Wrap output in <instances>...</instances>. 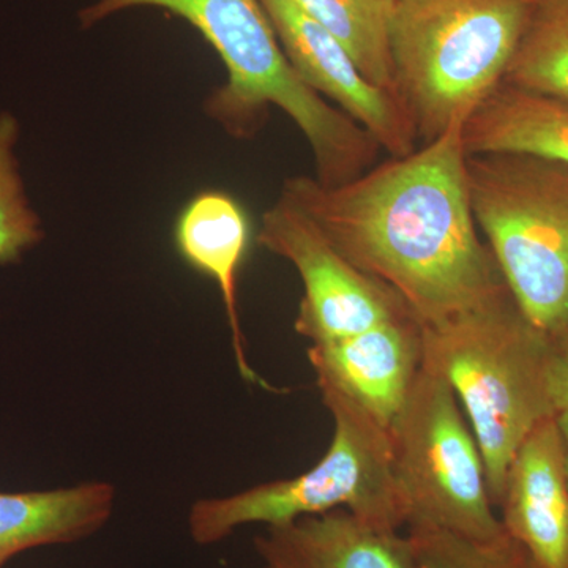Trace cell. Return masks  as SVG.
<instances>
[{
    "label": "cell",
    "mask_w": 568,
    "mask_h": 568,
    "mask_svg": "<svg viewBox=\"0 0 568 568\" xmlns=\"http://www.w3.org/2000/svg\"><path fill=\"white\" fill-rule=\"evenodd\" d=\"M465 123L342 185L286 179L280 196L358 271L392 287L422 327L507 290L474 219Z\"/></svg>",
    "instance_id": "1"
},
{
    "label": "cell",
    "mask_w": 568,
    "mask_h": 568,
    "mask_svg": "<svg viewBox=\"0 0 568 568\" xmlns=\"http://www.w3.org/2000/svg\"><path fill=\"white\" fill-rule=\"evenodd\" d=\"M142 7L178 14L219 52L227 81L207 100V112L227 133L254 136L276 106L304 133L323 185L353 181L376 162L383 149L372 134L295 73L260 0H99L81 11V22L89 28Z\"/></svg>",
    "instance_id": "2"
},
{
    "label": "cell",
    "mask_w": 568,
    "mask_h": 568,
    "mask_svg": "<svg viewBox=\"0 0 568 568\" xmlns=\"http://www.w3.org/2000/svg\"><path fill=\"white\" fill-rule=\"evenodd\" d=\"M422 334L424 361L454 388L499 507L518 448L537 425L556 417L548 387L552 342L523 315L508 290L422 327Z\"/></svg>",
    "instance_id": "3"
},
{
    "label": "cell",
    "mask_w": 568,
    "mask_h": 568,
    "mask_svg": "<svg viewBox=\"0 0 568 568\" xmlns=\"http://www.w3.org/2000/svg\"><path fill=\"white\" fill-rule=\"evenodd\" d=\"M538 0H394L396 95L418 144L435 141L504 84Z\"/></svg>",
    "instance_id": "4"
},
{
    "label": "cell",
    "mask_w": 568,
    "mask_h": 568,
    "mask_svg": "<svg viewBox=\"0 0 568 568\" xmlns=\"http://www.w3.org/2000/svg\"><path fill=\"white\" fill-rule=\"evenodd\" d=\"M316 384L334 418V437L323 458L298 476L196 500L186 519L194 544L209 547L244 526L272 528L338 508L379 528L407 525L388 429L338 388Z\"/></svg>",
    "instance_id": "5"
},
{
    "label": "cell",
    "mask_w": 568,
    "mask_h": 568,
    "mask_svg": "<svg viewBox=\"0 0 568 568\" xmlns=\"http://www.w3.org/2000/svg\"><path fill=\"white\" fill-rule=\"evenodd\" d=\"M470 205L508 293L552 343L568 336V164L467 155Z\"/></svg>",
    "instance_id": "6"
},
{
    "label": "cell",
    "mask_w": 568,
    "mask_h": 568,
    "mask_svg": "<svg viewBox=\"0 0 568 568\" xmlns=\"http://www.w3.org/2000/svg\"><path fill=\"white\" fill-rule=\"evenodd\" d=\"M388 436L407 526H435L477 541L506 534L473 428L454 388L428 362H422Z\"/></svg>",
    "instance_id": "7"
},
{
    "label": "cell",
    "mask_w": 568,
    "mask_h": 568,
    "mask_svg": "<svg viewBox=\"0 0 568 568\" xmlns=\"http://www.w3.org/2000/svg\"><path fill=\"white\" fill-rule=\"evenodd\" d=\"M257 244L293 264L301 276L304 297L294 328L312 345L414 316L392 287L358 271L283 200L264 212Z\"/></svg>",
    "instance_id": "8"
},
{
    "label": "cell",
    "mask_w": 568,
    "mask_h": 568,
    "mask_svg": "<svg viewBox=\"0 0 568 568\" xmlns=\"http://www.w3.org/2000/svg\"><path fill=\"white\" fill-rule=\"evenodd\" d=\"M260 2L287 61L305 84L334 102L392 156L398 159L416 151V129L395 93L366 80L345 47L294 0Z\"/></svg>",
    "instance_id": "9"
},
{
    "label": "cell",
    "mask_w": 568,
    "mask_h": 568,
    "mask_svg": "<svg viewBox=\"0 0 568 568\" xmlns=\"http://www.w3.org/2000/svg\"><path fill=\"white\" fill-rule=\"evenodd\" d=\"M316 383L338 388L384 428L405 406L424 362V334L416 317L375 325L306 351Z\"/></svg>",
    "instance_id": "10"
},
{
    "label": "cell",
    "mask_w": 568,
    "mask_h": 568,
    "mask_svg": "<svg viewBox=\"0 0 568 568\" xmlns=\"http://www.w3.org/2000/svg\"><path fill=\"white\" fill-rule=\"evenodd\" d=\"M499 508L500 525L534 568H568V478L556 417L537 425L518 448Z\"/></svg>",
    "instance_id": "11"
},
{
    "label": "cell",
    "mask_w": 568,
    "mask_h": 568,
    "mask_svg": "<svg viewBox=\"0 0 568 568\" xmlns=\"http://www.w3.org/2000/svg\"><path fill=\"white\" fill-rule=\"evenodd\" d=\"M250 230L245 209L231 194L209 190L196 194L175 223V246L183 260L219 286L231 332L235 366L250 386L282 394L278 387L257 375L250 364L239 310V275L248 253Z\"/></svg>",
    "instance_id": "12"
},
{
    "label": "cell",
    "mask_w": 568,
    "mask_h": 568,
    "mask_svg": "<svg viewBox=\"0 0 568 568\" xmlns=\"http://www.w3.org/2000/svg\"><path fill=\"white\" fill-rule=\"evenodd\" d=\"M254 549L261 568H418L407 536L345 508L265 528Z\"/></svg>",
    "instance_id": "13"
},
{
    "label": "cell",
    "mask_w": 568,
    "mask_h": 568,
    "mask_svg": "<svg viewBox=\"0 0 568 568\" xmlns=\"http://www.w3.org/2000/svg\"><path fill=\"white\" fill-rule=\"evenodd\" d=\"M115 499L114 485L104 480L44 491H0V568L29 549L93 536L110 523Z\"/></svg>",
    "instance_id": "14"
},
{
    "label": "cell",
    "mask_w": 568,
    "mask_h": 568,
    "mask_svg": "<svg viewBox=\"0 0 568 568\" xmlns=\"http://www.w3.org/2000/svg\"><path fill=\"white\" fill-rule=\"evenodd\" d=\"M467 155L526 153L568 164V104L503 84L463 129Z\"/></svg>",
    "instance_id": "15"
},
{
    "label": "cell",
    "mask_w": 568,
    "mask_h": 568,
    "mask_svg": "<svg viewBox=\"0 0 568 568\" xmlns=\"http://www.w3.org/2000/svg\"><path fill=\"white\" fill-rule=\"evenodd\" d=\"M294 2L345 47L366 80L376 88L396 95L394 63L388 40L394 0Z\"/></svg>",
    "instance_id": "16"
},
{
    "label": "cell",
    "mask_w": 568,
    "mask_h": 568,
    "mask_svg": "<svg viewBox=\"0 0 568 568\" xmlns=\"http://www.w3.org/2000/svg\"><path fill=\"white\" fill-rule=\"evenodd\" d=\"M504 84L568 104V0H538Z\"/></svg>",
    "instance_id": "17"
},
{
    "label": "cell",
    "mask_w": 568,
    "mask_h": 568,
    "mask_svg": "<svg viewBox=\"0 0 568 568\" xmlns=\"http://www.w3.org/2000/svg\"><path fill=\"white\" fill-rule=\"evenodd\" d=\"M20 126L10 112L0 114V265L14 264L33 248L43 230L26 196L14 156Z\"/></svg>",
    "instance_id": "18"
},
{
    "label": "cell",
    "mask_w": 568,
    "mask_h": 568,
    "mask_svg": "<svg viewBox=\"0 0 568 568\" xmlns=\"http://www.w3.org/2000/svg\"><path fill=\"white\" fill-rule=\"evenodd\" d=\"M410 547L418 568H534L525 549L504 534L477 541L428 525H409Z\"/></svg>",
    "instance_id": "19"
},
{
    "label": "cell",
    "mask_w": 568,
    "mask_h": 568,
    "mask_svg": "<svg viewBox=\"0 0 568 568\" xmlns=\"http://www.w3.org/2000/svg\"><path fill=\"white\" fill-rule=\"evenodd\" d=\"M548 387L556 416L568 413V336L558 343H552Z\"/></svg>",
    "instance_id": "20"
},
{
    "label": "cell",
    "mask_w": 568,
    "mask_h": 568,
    "mask_svg": "<svg viewBox=\"0 0 568 568\" xmlns=\"http://www.w3.org/2000/svg\"><path fill=\"white\" fill-rule=\"evenodd\" d=\"M556 420H558L560 435H562L564 457H566V473L568 478V413L558 414Z\"/></svg>",
    "instance_id": "21"
}]
</instances>
